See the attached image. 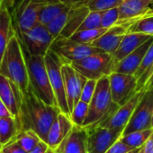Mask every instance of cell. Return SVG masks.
I'll use <instances>...</instances> for the list:
<instances>
[{
	"label": "cell",
	"instance_id": "obj_15",
	"mask_svg": "<svg viewBox=\"0 0 153 153\" xmlns=\"http://www.w3.org/2000/svg\"><path fill=\"white\" fill-rule=\"evenodd\" d=\"M23 96V94L17 85L7 77L0 74V100L7 107L16 121L19 117Z\"/></svg>",
	"mask_w": 153,
	"mask_h": 153
},
{
	"label": "cell",
	"instance_id": "obj_36",
	"mask_svg": "<svg viewBox=\"0 0 153 153\" xmlns=\"http://www.w3.org/2000/svg\"><path fill=\"white\" fill-rule=\"evenodd\" d=\"M96 84H97V80H93V79H88L82 90L81 92V96H80V100L83 102H86L87 104L90 103L96 88Z\"/></svg>",
	"mask_w": 153,
	"mask_h": 153
},
{
	"label": "cell",
	"instance_id": "obj_19",
	"mask_svg": "<svg viewBox=\"0 0 153 153\" xmlns=\"http://www.w3.org/2000/svg\"><path fill=\"white\" fill-rule=\"evenodd\" d=\"M152 42L153 37L151 38L148 41H146L144 44H142L141 47H139L137 49H135L133 52H132L131 54L126 56L124 58H123L121 61L116 63L115 65L114 72L135 75L136 72L138 71L142 62L143 57L145 56L146 52L148 51Z\"/></svg>",
	"mask_w": 153,
	"mask_h": 153
},
{
	"label": "cell",
	"instance_id": "obj_40",
	"mask_svg": "<svg viewBox=\"0 0 153 153\" xmlns=\"http://www.w3.org/2000/svg\"><path fill=\"white\" fill-rule=\"evenodd\" d=\"M49 145L44 141H41L32 151L27 153H46L49 150Z\"/></svg>",
	"mask_w": 153,
	"mask_h": 153
},
{
	"label": "cell",
	"instance_id": "obj_45",
	"mask_svg": "<svg viewBox=\"0 0 153 153\" xmlns=\"http://www.w3.org/2000/svg\"><path fill=\"white\" fill-rule=\"evenodd\" d=\"M46 153H56L55 152V150H53V149H50V148H49V150L47 151V152Z\"/></svg>",
	"mask_w": 153,
	"mask_h": 153
},
{
	"label": "cell",
	"instance_id": "obj_49",
	"mask_svg": "<svg viewBox=\"0 0 153 153\" xmlns=\"http://www.w3.org/2000/svg\"><path fill=\"white\" fill-rule=\"evenodd\" d=\"M2 147H3V144H2V142H1V139H0V150L2 149Z\"/></svg>",
	"mask_w": 153,
	"mask_h": 153
},
{
	"label": "cell",
	"instance_id": "obj_43",
	"mask_svg": "<svg viewBox=\"0 0 153 153\" xmlns=\"http://www.w3.org/2000/svg\"><path fill=\"white\" fill-rule=\"evenodd\" d=\"M151 87H153V74L151 75V77L149 78V80L147 81V82H146V84H145V86H144V88L142 90L147 91L148 89H150Z\"/></svg>",
	"mask_w": 153,
	"mask_h": 153
},
{
	"label": "cell",
	"instance_id": "obj_14",
	"mask_svg": "<svg viewBox=\"0 0 153 153\" xmlns=\"http://www.w3.org/2000/svg\"><path fill=\"white\" fill-rule=\"evenodd\" d=\"M144 91H145L144 90L138 91L127 103L121 106L108 119H106L104 123H102L99 126L115 130V131L123 134L125 127L127 126L138 103L140 102Z\"/></svg>",
	"mask_w": 153,
	"mask_h": 153
},
{
	"label": "cell",
	"instance_id": "obj_37",
	"mask_svg": "<svg viewBox=\"0 0 153 153\" xmlns=\"http://www.w3.org/2000/svg\"><path fill=\"white\" fill-rule=\"evenodd\" d=\"M0 153H27L15 141L11 140L0 150Z\"/></svg>",
	"mask_w": 153,
	"mask_h": 153
},
{
	"label": "cell",
	"instance_id": "obj_6",
	"mask_svg": "<svg viewBox=\"0 0 153 153\" xmlns=\"http://www.w3.org/2000/svg\"><path fill=\"white\" fill-rule=\"evenodd\" d=\"M70 64L82 75L93 80L109 76L115 71V65L113 56L106 52L94 54Z\"/></svg>",
	"mask_w": 153,
	"mask_h": 153
},
{
	"label": "cell",
	"instance_id": "obj_28",
	"mask_svg": "<svg viewBox=\"0 0 153 153\" xmlns=\"http://www.w3.org/2000/svg\"><path fill=\"white\" fill-rule=\"evenodd\" d=\"M12 140L15 141L26 152L32 151L41 141H42L36 133L31 130L19 132Z\"/></svg>",
	"mask_w": 153,
	"mask_h": 153
},
{
	"label": "cell",
	"instance_id": "obj_41",
	"mask_svg": "<svg viewBox=\"0 0 153 153\" xmlns=\"http://www.w3.org/2000/svg\"><path fill=\"white\" fill-rule=\"evenodd\" d=\"M143 153H153V133L142 146Z\"/></svg>",
	"mask_w": 153,
	"mask_h": 153
},
{
	"label": "cell",
	"instance_id": "obj_24",
	"mask_svg": "<svg viewBox=\"0 0 153 153\" xmlns=\"http://www.w3.org/2000/svg\"><path fill=\"white\" fill-rule=\"evenodd\" d=\"M69 9H70V7H69L64 3L56 0H51L50 2L46 4L40 11L38 22L40 24L45 26L50 22H51L54 18H56L60 13H62L63 12Z\"/></svg>",
	"mask_w": 153,
	"mask_h": 153
},
{
	"label": "cell",
	"instance_id": "obj_12",
	"mask_svg": "<svg viewBox=\"0 0 153 153\" xmlns=\"http://www.w3.org/2000/svg\"><path fill=\"white\" fill-rule=\"evenodd\" d=\"M85 129L87 130V153H106L123 134L120 132L102 126Z\"/></svg>",
	"mask_w": 153,
	"mask_h": 153
},
{
	"label": "cell",
	"instance_id": "obj_53",
	"mask_svg": "<svg viewBox=\"0 0 153 153\" xmlns=\"http://www.w3.org/2000/svg\"><path fill=\"white\" fill-rule=\"evenodd\" d=\"M124 1H128V0H124Z\"/></svg>",
	"mask_w": 153,
	"mask_h": 153
},
{
	"label": "cell",
	"instance_id": "obj_11",
	"mask_svg": "<svg viewBox=\"0 0 153 153\" xmlns=\"http://www.w3.org/2000/svg\"><path fill=\"white\" fill-rule=\"evenodd\" d=\"M108 77L112 99L118 106L127 103L138 92V82L135 75L113 72Z\"/></svg>",
	"mask_w": 153,
	"mask_h": 153
},
{
	"label": "cell",
	"instance_id": "obj_38",
	"mask_svg": "<svg viewBox=\"0 0 153 153\" xmlns=\"http://www.w3.org/2000/svg\"><path fill=\"white\" fill-rule=\"evenodd\" d=\"M132 151L133 149L131 147H129L122 141L118 140L109 148V150L106 153H128Z\"/></svg>",
	"mask_w": 153,
	"mask_h": 153
},
{
	"label": "cell",
	"instance_id": "obj_10",
	"mask_svg": "<svg viewBox=\"0 0 153 153\" xmlns=\"http://www.w3.org/2000/svg\"><path fill=\"white\" fill-rule=\"evenodd\" d=\"M153 112V87L144 91L122 135L151 128Z\"/></svg>",
	"mask_w": 153,
	"mask_h": 153
},
{
	"label": "cell",
	"instance_id": "obj_2",
	"mask_svg": "<svg viewBox=\"0 0 153 153\" xmlns=\"http://www.w3.org/2000/svg\"><path fill=\"white\" fill-rule=\"evenodd\" d=\"M0 74L7 77L23 94L29 90V76L21 41L14 33L11 38L0 64Z\"/></svg>",
	"mask_w": 153,
	"mask_h": 153
},
{
	"label": "cell",
	"instance_id": "obj_54",
	"mask_svg": "<svg viewBox=\"0 0 153 153\" xmlns=\"http://www.w3.org/2000/svg\"><path fill=\"white\" fill-rule=\"evenodd\" d=\"M151 10H152V11H153V8H151Z\"/></svg>",
	"mask_w": 153,
	"mask_h": 153
},
{
	"label": "cell",
	"instance_id": "obj_25",
	"mask_svg": "<svg viewBox=\"0 0 153 153\" xmlns=\"http://www.w3.org/2000/svg\"><path fill=\"white\" fill-rule=\"evenodd\" d=\"M153 65V42L149 48L148 51L145 54V56L142 59V62L135 74V77L137 78L138 85H137V91H142L144 88L146 83L147 75Z\"/></svg>",
	"mask_w": 153,
	"mask_h": 153
},
{
	"label": "cell",
	"instance_id": "obj_13",
	"mask_svg": "<svg viewBox=\"0 0 153 153\" xmlns=\"http://www.w3.org/2000/svg\"><path fill=\"white\" fill-rule=\"evenodd\" d=\"M61 71L64 80V87L68 105L71 114L73 108L80 100L82 90L88 79L78 73L71 65V64H63Z\"/></svg>",
	"mask_w": 153,
	"mask_h": 153
},
{
	"label": "cell",
	"instance_id": "obj_16",
	"mask_svg": "<svg viewBox=\"0 0 153 153\" xmlns=\"http://www.w3.org/2000/svg\"><path fill=\"white\" fill-rule=\"evenodd\" d=\"M129 27L130 25L124 23L116 24L108 29L91 45L113 56L118 49L124 37L128 32Z\"/></svg>",
	"mask_w": 153,
	"mask_h": 153
},
{
	"label": "cell",
	"instance_id": "obj_50",
	"mask_svg": "<svg viewBox=\"0 0 153 153\" xmlns=\"http://www.w3.org/2000/svg\"><path fill=\"white\" fill-rule=\"evenodd\" d=\"M4 1H5V0H0V6H1L2 4H3V3H4Z\"/></svg>",
	"mask_w": 153,
	"mask_h": 153
},
{
	"label": "cell",
	"instance_id": "obj_44",
	"mask_svg": "<svg viewBox=\"0 0 153 153\" xmlns=\"http://www.w3.org/2000/svg\"><path fill=\"white\" fill-rule=\"evenodd\" d=\"M16 1H17V0H5L3 4H4L9 10H11V8L14 6V4H15Z\"/></svg>",
	"mask_w": 153,
	"mask_h": 153
},
{
	"label": "cell",
	"instance_id": "obj_7",
	"mask_svg": "<svg viewBox=\"0 0 153 153\" xmlns=\"http://www.w3.org/2000/svg\"><path fill=\"white\" fill-rule=\"evenodd\" d=\"M44 59H45V64H46V67H47V71L49 74L50 82L52 91L54 92V95L58 103V107L62 113L70 117V112H69L67 96L65 92L64 80H63L62 71H61L63 62L50 49L45 55Z\"/></svg>",
	"mask_w": 153,
	"mask_h": 153
},
{
	"label": "cell",
	"instance_id": "obj_34",
	"mask_svg": "<svg viewBox=\"0 0 153 153\" xmlns=\"http://www.w3.org/2000/svg\"><path fill=\"white\" fill-rule=\"evenodd\" d=\"M124 0H91L87 6L90 11H106L119 7Z\"/></svg>",
	"mask_w": 153,
	"mask_h": 153
},
{
	"label": "cell",
	"instance_id": "obj_26",
	"mask_svg": "<svg viewBox=\"0 0 153 153\" xmlns=\"http://www.w3.org/2000/svg\"><path fill=\"white\" fill-rule=\"evenodd\" d=\"M152 133V128L142 130V131H136L125 135H122L119 140L124 143L125 144H127L133 150L140 149L145 144V143L150 138Z\"/></svg>",
	"mask_w": 153,
	"mask_h": 153
},
{
	"label": "cell",
	"instance_id": "obj_47",
	"mask_svg": "<svg viewBox=\"0 0 153 153\" xmlns=\"http://www.w3.org/2000/svg\"><path fill=\"white\" fill-rule=\"evenodd\" d=\"M145 1H146L147 3H149L150 4H151L153 3V0H145Z\"/></svg>",
	"mask_w": 153,
	"mask_h": 153
},
{
	"label": "cell",
	"instance_id": "obj_52",
	"mask_svg": "<svg viewBox=\"0 0 153 153\" xmlns=\"http://www.w3.org/2000/svg\"><path fill=\"white\" fill-rule=\"evenodd\" d=\"M151 8H153V3L151 4Z\"/></svg>",
	"mask_w": 153,
	"mask_h": 153
},
{
	"label": "cell",
	"instance_id": "obj_29",
	"mask_svg": "<svg viewBox=\"0 0 153 153\" xmlns=\"http://www.w3.org/2000/svg\"><path fill=\"white\" fill-rule=\"evenodd\" d=\"M131 32H139L153 36V11H150L145 13L143 16L137 19L131 26L129 27V30Z\"/></svg>",
	"mask_w": 153,
	"mask_h": 153
},
{
	"label": "cell",
	"instance_id": "obj_32",
	"mask_svg": "<svg viewBox=\"0 0 153 153\" xmlns=\"http://www.w3.org/2000/svg\"><path fill=\"white\" fill-rule=\"evenodd\" d=\"M102 14H103V11H89L88 14L86 16L84 22L80 25L78 30L102 28L101 27Z\"/></svg>",
	"mask_w": 153,
	"mask_h": 153
},
{
	"label": "cell",
	"instance_id": "obj_9",
	"mask_svg": "<svg viewBox=\"0 0 153 153\" xmlns=\"http://www.w3.org/2000/svg\"><path fill=\"white\" fill-rule=\"evenodd\" d=\"M18 38L22 47L29 54L40 56H45L55 40L47 28L40 23L22 33Z\"/></svg>",
	"mask_w": 153,
	"mask_h": 153
},
{
	"label": "cell",
	"instance_id": "obj_3",
	"mask_svg": "<svg viewBox=\"0 0 153 153\" xmlns=\"http://www.w3.org/2000/svg\"><path fill=\"white\" fill-rule=\"evenodd\" d=\"M111 95L109 77L104 76L97 80L94 96L89 103L87 116L83 125L84 128L94 127L101 125L108 119L118 108Z\"/></svg>",
	"mask_w": 153,
	"mask_h": 153
},
{
	"label": "cell",
	"instance_id": "obj_31",
	"mask_svg": "<svg viewBox=\"0 0 153 153\" xmlns=\"http://www.w3.org/2000/svg\"><path fill=\"white\" fill-rule=\"evenodd\" d=\"M69 10L70 9L63 12L59 16L54 18L51 22H50L47 25H45L48 31L51 34V36L55 39L60 36V34L61 33L62 30L64 29V27L66 25V22H67V20H68V17H69Z\"/></svg>",
	"mask_w": 153,
	"mask_h": 153
},
{
	"label": "cell",
	"instance_id": "obj_5",
	"mask_svg": "<svg viewBox=\"0 0 153 153\" xmlns=\"http://www.w3.org/2000/svg\"><path fill=\"white\" fill-rule=\"evenodd\" d=\"M51 0H17L11 8L13 25L16 35L32 29L39 23L38 17L41 8Z\"/></svg>",
	"mask_w": 153,
	"mask_h": 153
},
{
	"label": "cell",
	"instance_id": "obj_23",
	"mask_svg": "<svg viewBox=\"0 0 153 153\" xmlns=\"http://www.w3.org/2000/svg\"><path fill=\"white\" fill-rule=\"evenodd\" d=\"M89 11L90 10L87 6L70 8L66 25L57 39H69L75 32L78 30Z\"/></svg>",
	"mask_w": 153,
	"mask_h": 153
},
{
	"label": "cell",
	"instance_id": "obj_33",
	"mask_svg": "<svg viewBox=\"0 0 153 153\" xmlns=\"http://www.w3.org/2000/svg\"><path fill=\"white\" fill-rule=\"evenodd\" d=\"M88 107H89V104L83 102L81 100H79L78 103L75 106V108H73L70 114V118L75 126H83L86 117L87 116Z\"/></svg>",
	"mask_w": 153,
	"mask_h": 153
},
{
	"label": "cell",
	"instance_id": "obj_21",
	"mask_svg": "<svg viewBox=\"0 0 153 153\" xmlns=\"http://www.w3.org/2000/svg\"><path fill=\"white\" fill-rule=\"evenodd\" d=\"M152 37L153 36H150L143 33L128 31L124 37L118 49L113 55L115 63L116 64L119 61H121L123 58H124L126 56L133 52L135 49H137L139 47H141L142 44H144Z\"/></svg>",
	"mask_w": 153,
	"mask_h": 153
},
{
	"label": "cell",
	"instance_id": "obj_55",
	"mask_svg": "<svg viewBox=\"0 0 153 153\" xmlns=\"http://www.w3.org/2000/svg\"><path fill=\"white\" fill-rule=\"evenodd\" d=\"M0 7H1V6H0Z\"/></svg>",
	"mask_w": 153,
	"mask_h": 153
},
{
	"label": "cell",
	"instance_id": "obj_17",
	"mask_svg": "<svg viewBox=\"0 0 153 153\" xmlns=\"http://www.w3.org/2000/svg\"><path fill=\"white\" fill-rule=\"evenodd\" d=\"M74 123L72 122L70 117L60 112L54 122L52 123L47 136V144L50 149L56 150L62 141L67 137L74 127Z\"/></svg>",
	"mask_w": 153,
	"mask_h": 153
},
{
	"label": "cell",
	"instance_id": "obj_51",
	"mask_svg": "<svg viewBox=\"0 0 153 153\" xmlns=\"http://www.w3.org/2000/svg\"><path fill=\"white\" fill-rule=\"evenodd\" d=\"M151 128L153 129V112H152V120H151Z\"/></svg>",
	"mask_w": 153,
	"mask_h": 153
},
{
	"label": "cell",
	"instance_id": "obj_39",
	"mask_svg": "<svg viewBox=\"0 0 153 153\" xmlns=\"http://www.w3.org/2000/svg\"><path fill=\"white\" fill-rule=\"evenodd\" d=\"M64 3L70 8H78L81 6H87L91 0H56Z\"/></svg>",
	"mask_w": 153,
	"mask_h": 153
},
{
	"label": "cell",
	"instance_id": "obj_42",
	"mask_svg": "<svg viewBox=\"0 0 153 153\" xmlns=\"http://www.w3.org/2000/svg\"><path fill=\"white\" fill-rule=\"evenodd\" d=\"M7 117H13V115L9 111L7 107L4 104V102L0 100V118Z\"/></svg>",
	"mask_w": 153,
	"mask_h": 153
},
{
	"label": "cell",
	"instance_id": "obj_30",
	"mask_svg": "<svg viewBox=\"0 0 153 153\" xmlns=\"http://www.w3.org/2000/svg\"><path fill=\"white\" fill-rule=\"evenodd\" d=\"M107 30L108 29L106 28H99V29H93V30H78L75 32L69 39L79 43L91 45L95 40L100 38Z\"/></svg>",
	"mask_w": 153,
	"mask_h": 153
},
{
	"label": "cell",
	"instance_id": "obj_8",
	"mask_svg": "<svg viewBox=\"0 0 153 153\" xmlns=\"http://www.w3.org/2000/svg\"><path fill=\"white\" fill-rule=\"evenodd\" d=\"M50 49L61 59L63 64H70L88 56L104 52L92 45L79 43L71 39H56Z\"/></svg>",
	"mask_w": 153,
	"mask_h": 153
},
{
	"label": "cell",
	"instance_id": "obj_1",
	"mask_svg": "<svg viewBox=\"0 0 153 153\" xmlns=\"http://www.w3.org/2000/svg\"><path fill=\"white\" fill-rule=\"evenodd\" d=\"M60 112L58 107L49 105L40 100L29 88L23 96L20 107V114L17 119L19 132L33 131L46 143L49 130Z\"/></svg>",
	"mask_w": 153,
	"mask_h": 153
},
{
	"label": "cell",
	"instance_id": "obj_4",
	"mask_svg": "<svg viewBox=\"0 0 153 153\" xmlns=\"http://www.w3.org/2000/svg\"><path fill=\"white\" fill-rule=\"evenodd\" d=\"M23 51L28 70L30 83L29 88L40 100L45 103L58 107V103L50 82L44 56H32L29 54L23 48Z\"/></svg>",
	"mask_w": 153,
	"mask_h": 153
},
{
	"label": "cell",
	"instance_id": "obj_35",
	"mask_svg": "<svg viewBox=\"0 0 153 153\" xmlns=\"http://www.w3.org/2000/svg\"><path fill=\"white\" fill-rule=\"evenodd\" d=\"M119 22V8H112L109 10L103 11L101 27L106 29H110L111 27L116 25Z\"/></svg>",
	"mask_w": 153,
	"mask_h": 153
},
{
	"label": "cell",
	"instance_id": "obj_46",
	"mask_svg": "<svg viewBox=\"0 0 153 153\" xmlns=\"http://www.w3.org/2000/svg\"><path fill=\"white\" fill-rule=\"evenodd\" d=\"M141 149V148H140ZM140 149H135V150H133L132 152H130L128 153H138L139 152V151H140Z\"/></svg>",
	"mask_w": 153,
	"mask_h": 153
},
{
	"label": "cell",
	"instance_id": "obj_22",
	"mask_svg": "<svg viewBox=\"0 0 153 153\" xmlns=\"http://www.w3.org/2000/svg\"><path fill=\"white\" fill-rule=\"evenodd\" d=\"M14 33L11 12L3 4L0 7V64L8 43Z\"/></svg>",
	"mask_w": 153,
	"mask_h": 153
},
{
	"label": "cell",
	"instance_id": "obj_18",
	"mask_svg": "<svg viewBox=\"0 0 153 153\" xmlns=\"http://www.w3.org/2000/svg\"><path fill=\"white\" fill-rule=\"evenodd\" d=\"M55 152L56 153H87V130L83 126H74Z\"/></svg>",
	"mask_w": 153,
	"mask_h": 153
},
{
	"label": "cell",
	"instance_id": "obj_20",
	"mask_svg": "<svg viewBox=\"0 0 153 153\" xmlns=\"http://www.w3.org/2000/svg\"><path fill=\"white\" fill-rule=\"evenodd\" d=\"M119 22L117 24L124 23L131 26L137 19L143 16L151 9V4L145 0H128L118 7Z\"/></svg>",
	"mask_w": 153,
	"mask_h": 153
},
{
	"label": "cell",
	"instance_id": "obj_27",
	"mask_svg": "<svg viewBox=\"0 0 153 153\" xmlns=\"http://www.w3.org/2000/svg\"><path fill=\"white\" fill-rule=\"evenodd\" d=\"M18 132V124L14 117L0 118V139L3 145L10 142Z\"/></svg>",
	"mask_w": 153,
	"mask_h": 153
},
{
	"label": "cell",
	"instance_id": "obj_48",
	"mask_svg": "<svg viewBox=\"0 0 153 153\" xmlns=\"http://www.w3.org/2000/svg\"><path fill=\"white\" fill-rule=\"evenodd\" d=\"M138 153H143V150H142V147L140 149V151H139V152Z\"/></svg>",
	"mask_w": 153,
	"mask_h": 153
}]
</instances>
